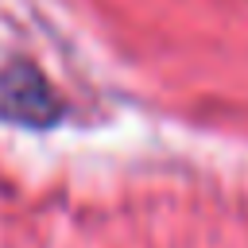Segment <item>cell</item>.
Listing matches in <instances>:
<instances>
[{
	"instance_id": "1",
	"label": "cell",
	"mask_w": 248,
	"mask_h": 248,
	"mask_svg": "<svg viewBox=\"0 0 248 248\" xmlns=\"http://www.w3.org/2000/svg\"><path fill=\"white\" fill-rule=\"evenodd\" d=\"M0 116L23 128H46L58 120V101L35 66L8 62L0 70Z\"/></svg>"
}]
</instances>
